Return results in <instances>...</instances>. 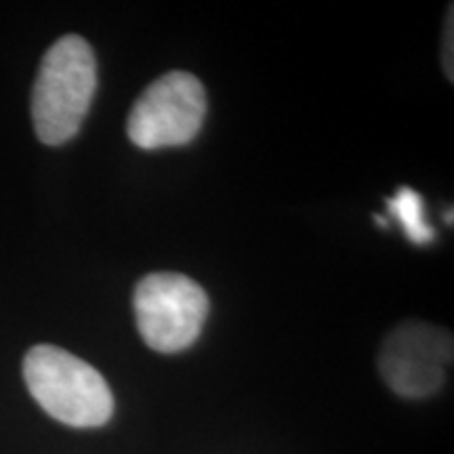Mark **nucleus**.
I'll return each mask as SVG.
<instances>
[{
	"instance_id": "obj_5",
	"label": "nucleus",
	"mask_w": 454,
	"mask_h": 454,
	"mask_svg": "<svg viewBox=\"0 0 454 454\" xmlns=\"http://www.w3.org/2000/svg\"><path fill=\"white\" fill-rule=\"evenodd\" d=\"M450 356V334L421 322H406L385 339L379 368L395 394L427 397L444 385Z\"/></svg>"
},
{
	"instance_id": "obj_3",
	"label": "nucleus",
	"mask_w": 454,
	"mask_h": 454,
	"mask_svg": "<svg viewBox=\"0 0 454 454\" xmlns=\"http://www.w3.org/2000/svg\"><path fill=\"white\" fill-rule=\"evenodd\" d=\"M133 308L147 348L177 354L200 337L208 317V297L192 278L158 271L141 278L135 286Z\"/></svg>"
},
{
	"instance_id": "obj_1",
	"label": "nucleus",
	"mask_w": 454,
	"mask_h": 454,
	"mask_svg": "<svg viewBox=\"0 0 454 454\" xmlns=\"http://www.w3.org/2000/svg\"><path fill=\"white\" fill-rule=\"evenodd\" d=\"M98 89V61L82 36L70 34L44 53L32 90V121L47 145L70 141L82 127Z\"/></svg>"
},
{
	"instance_id": "obj_7",
	"label": "nucleus",
	"mask_w": 454,
	"mask_h": 454,
	"mask_svg": "<svg viewBox=\"0 0 454 454\" xmlns=\"http://www.w3.org/2000/svg\"><path fill=\"white\" fill-rule=\"evenodd\" d=\"M452 7L448 11V24H446V38H444V70L448 74V81H452Z\"/></svg>"
},
{
	"instance_id": "obj_4",
	"label": "nucleus",
	"mask_w": 454,
	"mask_h": 454,
	"mask_svg": "<svg viewBox=\"0 0 454 454\" xmlns=\"http://www.w3.org/2000/svg\"><path fill=\"white\" fill-rule=\"evenodd\" d=\"M207 116V90L194 74L168 72L156 78L129 114L127 133L144 150L185 145L200 133Z\"/></svg>"
},
{
	"instance_id": "obj_2",
	"label": "nucleus",
	"mask_w": 454,
	"mask_h": 454,
	"mask_svg": "<svg viewBox=\"0 0 454 454\" xmlns=\"http://www.w3.org/2000/svg\"><path fill=\"white\" fill-rule=\"evenodd\" d=\"M24 379L43 411L70 427H101L112 419L114 395L101 372L57 345L27 351Z\"/></svg>"
},
{
	"instance_id": "obj_6",
	"label": "nucleus",
	"mask_w": 454,
	"mask_h": 454,
	"mask_svg": "<svg viewBox=\"0 0 454 454\" xmlns=\"http://www.w3.org/2000/svg\"><path fill=\"white\" fill-rule=\"evenodd\" d=\"M389 211L395 215L406 236L417 244H427L434 240V230L423 217V198L412 187H400L394 198H389Z\"/></svg>"
}]
</instances>
